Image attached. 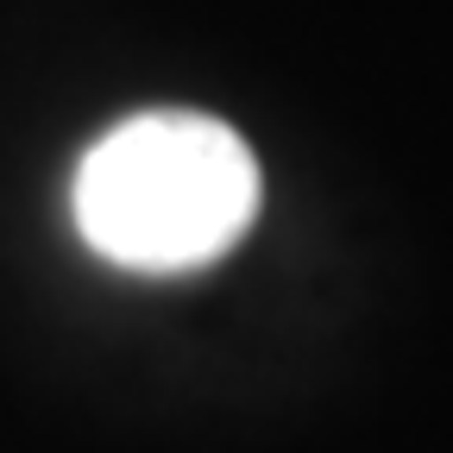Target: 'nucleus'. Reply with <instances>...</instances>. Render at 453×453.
I'll return each mask as SVG.
<instances>
[{
    "label": "nucleus",
    "instance_id": "f257e3e1",
    "mask_svg": "<svg viewBox=\"0 0 453 453\" xmlns=\"http://www.w3.org/2000/svg\"><path fill=\"white\" fill-rule=\"evenodd\" d=\"M265 183L246 139L208 113L157 107L101 133L82 164L70 214L95 258L177 277L226 258L258 220Z\"/></svg>",
    "mask_w": 453,
    "mask_h": 453
}]
</instances>
